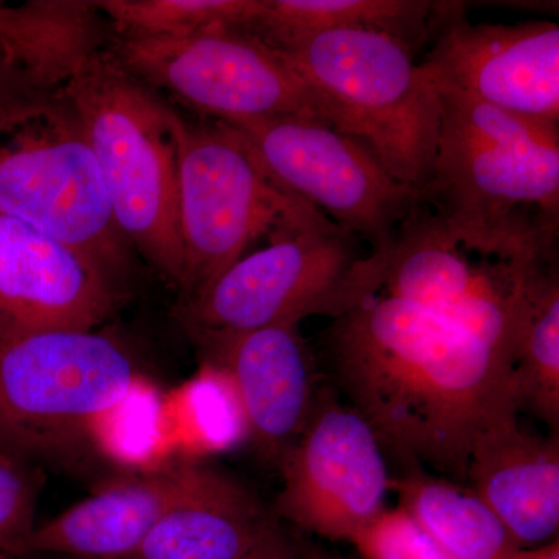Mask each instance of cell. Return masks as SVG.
<instances>
[{"label":"cell","instance_id":"1","mask_svg":"<svg viewBox=\"0 0 559 559\" xmlns=\"http://www.w3.org/2000/svg\"><path fill=\"white\" fill-rule=\"evenodd\" d=\"M326 352L349 406L400 473L466 481L474 437L516 406L510 349L409 301L364 300L334 319Z\"/></svg>","mask_w":559,"mask_h":559},{"label":"cell","instance_id":"2","mask_svg":"<svg viewBox=\"0 0 559 559\" xmlns=\"http://www.w3.org/2000/svg\"><path fill=\"white\" fill-rule=\"evenodd\" d=\"M436 91L439 138L423 200L466 249L514 263H558L559 124L451 87Z\"/></svg>","mask_w":559,"mask_h":559},{"label":"cell","instance_id":"3","mask_svg":"<svg viewBox=\"0 0 559 559\" xmlns=\"http://www.w3.org/2000/svg\"><path fill=\"white\" fill-rule=\"evenodd\" d=\"M0 215L80 250L120 282L128 241L66 86L0 76Z\"/></svg>","mask_w":559,"mask_h":559},{"label":"cell","instance_id":"4","mask_svg":"<svg viewBox=\"0 0 559 559\" xmlns=\"http://www.w3.org/2000/svg\"><path fill=\"white\" fill-rule=\"evenodd\" d=\"M98 167L114 221L132 248L178 288L179 145L176 109L112 51H95L66 84Z\"/></svg>","mask_w":559,"mask_h":559},{"label":"cell","instance_id":"5","mask_svg":"<svg viewBox=\"0 0 559 559\" xmlns=\"http://www.w3.org/2000/svg\"><path fill=\"white\" fill-rule=\"evenodd\" d=\"M325 109L326 123L360 140L396 179L421 193L439 138L436 86L415 50L373 31H331L274 47Z\"/></svg>","mask_w":559,"mask_h":559},{"label":"cell","instance_id":"6","mask_svg":"<svg viewBox=\"0 0 559 559\" xmlns=\"http://www.w3.org/2000/svg\"><path fill=\"white\" fill-rule=\"evenodd\" d=\"M179 145L180 305L200 297L253 242L331 221L290 193L234 124L175 112Z\"/></svg>","mask_w":559,"mask_h":559},{"label":"cell","instance_id":"7","mask_svg":"<svg viewBox=\"0 0 559 559\" xmlns=\"http://www.w3.org/2000/svg\"><path fill=\"white\" fill-rule=\"evenodd\" d=\"M388 253L366 252L333 223L300 230L242 257L200 297L180 305L179 319L189 333L299 326L311 316L337 319L378 296Z\"/></svg>","mask_w":559,"mask_h":559},{"label":"cell","instance_id":"8","mask_svg":"<svg viewBox=\"0 0 559 559\" xmlns=\"http://www.w3.org/2000/svg\"><path fill=\"white\" fill-rule=\"evenodd\" d=\"M123 345L95 330L0 336V450L25 460L64 450L130 395Z\"/></svg>","mask_w":559,"mask_h":559},{"label":"cell","instance_id":"9","mask_svg":"<svg viewBox=\"0 0 559 559\" xmlns=\"http://www.w3.org/2000/svg\"><path fill=\"white\" fill-rule=\"evenodd\" d=\"M108 49L150 90L168 92L209 119L305 117L329 124L322 103L285 55L245 28H209L182 38L112 36Z\"/></svg>","mask_w":559,"mask_h":559},{"label":"cell","instance_id":"10","mask_svg":"<svg viewBox=\"0 0 559 559\" xmlns=\"http://www.w3.org/2000/svg\"><path fill=\"white\" fill-rule=\"evenodd\" d=\"M264 167L341 230L388 253L421 193L360 140L305 117L237 121Z\"/></svg>","mask_w":559,"mask_h":559},{"label":"cell","instance_id":"11","mask_svg":"<svg viewBox=\"0 0 559 559\" xmlns=\"http://www.w3.org/2000/svg\"><path fill=\"white\" fill-rule=\"evenodd\" d=\"M554 266L466 249L419 197L389 250L381 289L514 355L533 285Z\"/></svg>","mask_w":559,"mask_h":559},{"label":"cell","instance_id":"12","mask_svg":"<svg viewBox=\"0 0 559 559\" xmlns=\"http://www.w3.org/2000/svg\"><path fill=\"white\" fill-rule=\"evenodd\" d=\"M275 514L300 532L352 540L385 510L388 459L369 423L333 393L318 392L307 425L280 462Z\"/></svg>","mask_w":559,"mask_h":559},{"label":"cell","instance_id":"13","mask_svg":"<svg viewBox=\"0 0 559 559\" xmlns=\"http://www.w3.org/2000/svg\"><path fill=\"white\" fill-rule=\"evenodd\" d=\"M428 55L419 61L436 86L485 105L559 124V25L473 24L462 2H440Z\"/></svg>","mask_w":559,"mask_h":559},{"label":"cell","instance_id":"14","mask_svg":"<svg viewBox=\"0 0 559 559\" xmlns=\"http://www.w3.org/2000/svg\"><path fill=\"white\" fill-rule=\"evenodd\" d=\"M119 300V283L90 257L0 215V336L95 330Z\"/></svg>","mask_w":559,"mask_h":559},{"label":"cell","instance_id":"15","mask_svg":"<svg viewBox=\"0 0 559 559\" xmlns=\"http://www.w3.org/2000/svg\"><path fill=\"white\" fill-rule=\"evenodd\" d=\"M210 366L234 388L250 444L280 465L299 439L314 404V367L299 326L238 333H189Z\"/></svg>","mask_w":559,"mask_h":559},{"label":"cell","instance_id":"16","mask_svg":"<svg viewBox=\"0 0 559 559\" xmlns=\"http://www.w3.org/2000/svg\"><path fill=\"white\" fill-rule=\"evenodd\" d=\"M518 407L498 412L471 444L466 481L518 547L558 538L559 433L522 429Z\"/></svg>","mask_w":559,"mask_h":559},{"label":"cell","instance_id":"17","mask_svg":"<svg viewBox=\"0 0 559 559\" xmlns=\"http://www.w3.org/2000/svg\"><path fill=\"white\" fill-rule=\"evenodd\" d=\"M123 559H299V544L255 492L205 466L198 487Z\"/></svg>","mask_w":559,"mask_h":559},{"label":"cell","instance_id":"18","mask_svg":"<svg viewBox=\"0 0 559 559\" xmlns=\"http://www.w3.org/2000/svg\"><path fill=\"white\" fill-rule=\"evenodd\" d=\"M205 465H180L106 485L64 513L36 525L27 558L123 559L193 491Z\"/></svg>","mask_w":559,"mask_h":559},{"label":"cell","instance_id":"19","mask_svg":"<svg viewBox=\"0 0 559 559\" xmlns=\"http://www.w3.org/2000/svg\"><path fill=\"white\" fill-rule=\"evenodd\" d=\"M94 2L0 5V76L36 87H61L86 58L105 49Z\"/></svg>","mask_w":559,"mask_h":559},{"label":"cell","instance_id":"20","mask_svg":"<svg viewBox=\"0 0 559 559\" xmlns=\"http://www.w3.org/2000/svg\"><path fill=\"white\" fill-rule=\"evenodd\" d=\"M399 507L451 559H511L518 549L499 518L469 488L425 469L390 477Z\"/></svg>","mask_w":559,"mask_h":559},{"label":"cell","instance_id":"21","mask_svg":"<svg viewBox=\"0 0 559 559\" xmlns=\"http://www.w3.org/2000/svg\"><path fill=\"white\" fill-rule=\"evenodd\" d=\"M440 2L428 0H263L248 32L272 47L322 32L373 31L417 49L430 39Z\"/></svg>","mask_w":559,"mask_h":559},{"label":"cell","instance_id":"22","mask_svg":"<svg viewBox=\"0 0 559 559\" xmlns=\"http://www.w3.org/2000/svg\"><path fill=\"white\" fill-rule=\"evenodd\" d=\"M518 409L559 433V275L544 271L533 285L511 371Z\"/></svg>","mask_w":559,"mask_h":559},{"label":"cell","instance_id":"23","mask_svg":"<svg viewBox=\"0 0 559 559\" xmlns=\"http://www.w3.org/2000/svg\"><path fill=\"white\" fill-rule=\"evenodd\" d=\"M119 38H182L216 27L248 28L263 0H103L94 2Z\"/></svg>","mask_w":559,"mask_h":559},{"label":"cell","instance_id":"24","mask_svg":"<svg viewBox=\"0 0 559 559\" xmlns=\"http://www.w3.org/2000/svg\"><path fill=\"white\" fill-rule=\"evenodd\" d=\"M39 477L28 460L0 450V559H25L35 532Z\"/></svg>","mask_w":559,"mask_h":559},{"label":"cell","instance_id":"25","mask_svg":"<svg viewBox=\"0 0 559 559\" xmlns=\"http://www.w3.org/2000/svg\"><path fill=\"white\" fill-rule=\"evenodd\" d=\"M349 544L362 559H451L401 507L382 511Z\"/></svg>","mask_w":559,"mask_h":559},{"label":"cell","instance_id":"26","mask_svg":"<svg viewBox=\"0 0 559 559\" xmlns=\"http://www.w3.org/2000/svg\"><path fill=\"white\" fill-rule=\"evenodd\" d=\"M511 559H559V539L535 547H518Z\"/></svg>","mask_w":559,"mask_h":559},{"label":"cell","instance_id":"27","mask_svg":"<svg viewBox=\"0 0 559 559\" xmlns=\"http://www.w3.org/2000/svg\"><path fill=\"white\" fill-rule=\"evenodd\" d=\"M299 544V559H352L342 557L337 551L326 549L312 540L297 539Z\"/></svg>","mask_w":559,"mask_h":559}]
</instances>
